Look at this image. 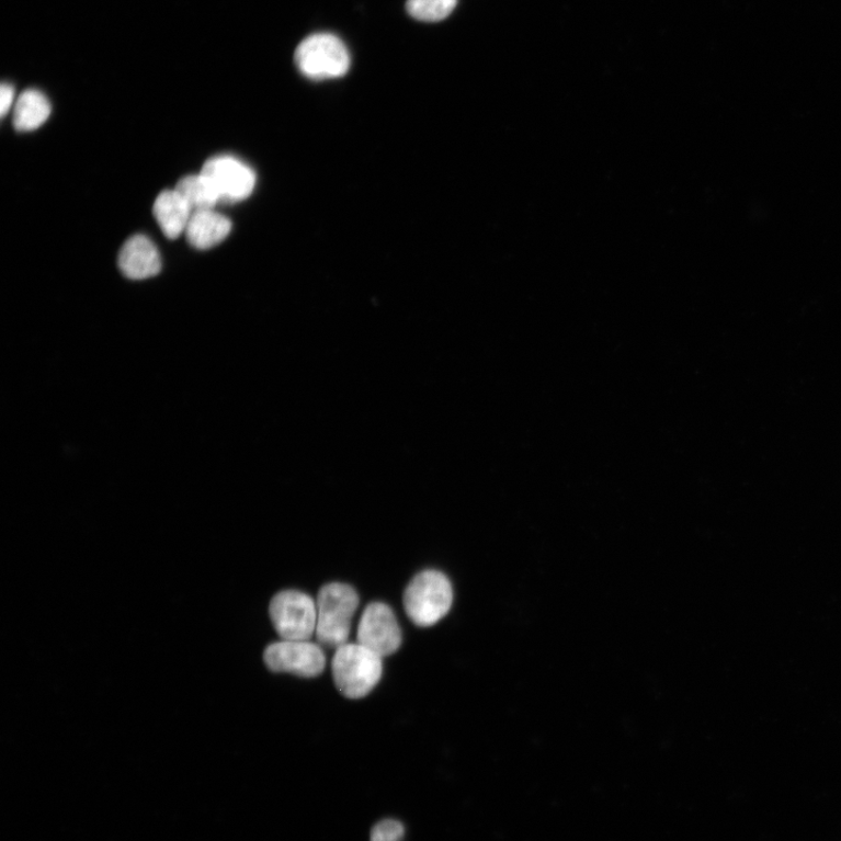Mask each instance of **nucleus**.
<instances>
[{
    "label": "nucleus",
    "mask_w": 841,
    "mask_h": 841,
    "mask_svg": "<svg viewBox=\"0 0 841 841\" xmlns=\"http://www.w3.org/2000/svg\"><path fill=\"white\" fill-rule=\"evenodd\" d=\"M360 602L355 589L346 583L332 582L319 589L316 638L321 647L337 650L346 644Z\"/></svg>",
    "instance_id": "1"
},
{
    "label": "nucleus",
    "mask_w": 841,
    "mask_h": 841,
    "mask_svg": "<svg viewBox=\"0 0 841 841\" xmlns=\"http://www.w3.org/2000/svg\"><path fill=\"white\" fill-rule=\"evenodd\" d=\"M383 671V658L362 644H344L332 659L336 687L353 701L368 695L380 682Z\"/></svg>",
    "instance_id": "2"
},
{
    "label": "nucleus",
    "mask_w": 841,
    "mask_h": 841,
    "mask_svg": "<svg viewBox=\"0 0 841 841\" xmlns=\"http://www.w3.org/2000/svg\"><path fill=\"white\" fill-rule=\"evenodd\" d=\"M454 592L442 571L428 569L410 581L404 594L407 616L418 626H432L450 613Z\"/></svg>",
    "instance_id": "3"
},
{
    "label": "nucleus",
    "mask_w": 841,
    "mask_h": 841,
    "mask_svg": "<svg viewBox=\"0 0 841 841\" xmlns=\"http://www.w3.org/2000/svg\"><path fill=\"white\" fill-rule=\"evenodd\" d=\"M295 62L304 77L320 81L344 77L351 60L342 41L332 34L319 33L298 45Z\"/></svg>",
    "instance_id": "4"
},
{
    "label": "nucleus",
    "mask_w": 841,
    "mask_h": 841,
    "mask_svg": "<svg viewBox=\"0 0 841 841\" xmlns=\"http://www.w3.org/2000/svg\"><path fill=\"white\" fill-rule=\"evenodd\" d=\"M271 620L283 640H309L317 626V604L298 590H283L270 605Z\"/></svg>",
    "instance_id": "5"
},
{
    "label": "nucleus",
    "mask_w": 841,
    "mask_h": 841,
    "mask_svg": "<svg viewBox=\"0 0 841 841\" xmlns=\"http://www.w3.org/2000/svg\"><path fill=\"white\" fill-rule=\"evenodd\" d=\"M263 660L273 672L293 673L303 678L318 677L327 667L323 649L309 640L273 643L264 650Z\"/></svg>",
    "instance_id": "6"
},
{
    "label": "nucleus",
    "mask_w": 841,
    "mask_h": 841,
    "mask_svg": "<svg viewBox=\"0 0 841 841\" xmlns=\"http://www.w3.org/2000/svg\"><path fill=\"white\" fill-rule=\"evenodd\" d=\"M201 173L220 202H241L253 193L257 184L254 171L230 156L207 160Z\"/></svg>",
    "instance_id": "7"
},
{
    "label": "nucleus",
    "mask_w": 841,
    "mask_h": 841,
    "mask_svg": "<svg viewBox=\"0 0 841 841\" xmlns=\"http://www.w3.org/2000/svg\"><path fill=\"white\" fill-rule=\"evenodd\" d=\"M357 641L382 658L396 654L402 644V632L396 615L382 602L370 603L357 626Z\"/></svg>",
    "instance_id": "8"
},
{
    "label": "nucleus",
    "mask_w": 841,
    "mask_h": 841,
    "mask_svg": "<svg viewBox=\"0 0 841 841\" xmlns=\"http://www.w3.org/2000/svg\"><path fill=\"white\" fill-rule=\"evenodd\" d=\"M118 265L130 280H147L162 270V260L155 243L146 236L130 238L121 249Z\"/></svg>",
    "instance_id": "9"
},
{
    "label": "nucleus",
    "mask_w": 841,
    "mask_h": 841,
    "mask_svg": "<svg viewBox=\"0 0 841 841\" xmlns=\"http://www.w3.org/2000/svg\"><path fill=\"white\" fill-rule=\"evenodd\" d=\"M231 230V223L214 209L195 212L185 230L186 239L196 249H209L221 243Z\"/></svg>",
    "instance_id": "10"
},
{
    "label": "nucleus",
    "mask_w": 841,
    "mask_h": 841,
    "mask_svg": "<svg viewBox=\"0 0 841 841\" xmlns=\"http://www.w3.org/2000/svg\"><path fill=\"white\" fill-rule=\"evenodd\" d=\"M154 216L164 236L174 240L185 232L192 211L175 190L164 191L157 196Z\"/></svg>",
    "instance_id": "11"
},
{
    "label": "nucleus",
    "mask_w": 841,
    "mask_h": 841,
    "mask_svg": "<svg viewBox=\"0 0 841 841\" xmlns=\"http://www.w3.org/2000/svg\"><path fill=\"white\" fill-rule=\"evenodd\" d=\"M50 112L48 99L37 89H29L14 105V129L23 133L38 129L48 120Z\"/></svg>",
    "instance_id": "12"
},
{
    "label": "nucleus",
    "mask_w": 841,
    "mask_h": 841,
    "mask_svg": "<svg viewBox=\"0 0 841 841\" xmlns=\"http://www.w3.org/2000/svg\"><path fill=\"white\" fill-rule=\"evenodd\" d=\"M174 190L182 196L192 214L214 209L220 202L202 173L184 177Z\"/></svg>",
    "instance_id": "13"
},
{
    "label": "nucleus",
    "mask_w": 841,
    "mask_h": 841,
    "mask_svg": "<svg viewBox=\"0 0 841 841\" xmlns=\"http://www.w3.org/2000/svg\"><path fill=\"white\" fill-rule=\"evenodd\" d=\"M457 5V0H408V13L421 22H440L450 16Z\"/></svg>",
    "instance_id": "14"
},
{
    "label": "nucleus",
    "mask_w": 841,
    "mask_h": 841,
    "mask_svg": "<svg viewBox=\"0 0 841 841\" xmlns=\"http://www.w3.org/2000/svg\"><path fill=\"white\" fill-rule=\"evenodd\" d=\"M405 827L396 819H385L378 822L371 832V841H402Z\"/></svg>",
    "instance_id": "15"
},
{
    "label": "nucleus",
    "mask_w": 841,
    "mask_h": 841,
    "mask_svg": "<svg viewBox=\"0 0 841 841\" xmlns=\"http://www.w3.org/2000/svg\"><path fill=\"white\" fill-rule=\"evenodd\" d=\"M14 94V88L9 83H3L0 88V114L2 117H5L11 110Z\"/></svg>",
    "instance_id": "16"
}]
</instances>
